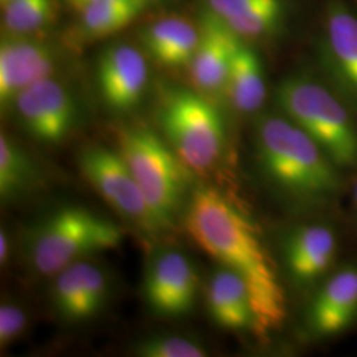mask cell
<instances>
[{"label": "cell", "instance_id": "484cf974", "mask_svg": "<svg viewBox=\"0 0 357 357\" xmlns=\"http://www.w3.org/2000/svg\"><path fill=\"white\" fill-rule=\"evenodd\" d=\"M11 255V241H10V234L8 231L1 228L0 230V264L1 266L7 265L8 259Z\"/></svg>", "mask_w": 357, "mask_h": 357}, {"label": "cell", "instance_id": "277c9868", "mask_svg": "<svg viewBox=\"0 0 357 357\" xmlns=\"http://www.w3.org/2000/svg\"><path fill=\"white\" fill-rule=\"evenodd\" d=\"M283 114L319 144L332 162H357V130L344 103L319 81L306 76L283 79L277 88Z\"/></svg>", "mask_w": 357, "mask_h": 357}, {"label": "cell", "instance_id": "603a6c76", "mask_svg": "<svg viewBox=\"0 0 357 357\" xmlns=\"http://www.w3.org/2000/svg\"><path fill=\"white\" fill-rule=\"evenodd\" d=\"M3 22L15 35H28L47 26L53 15V0H6Z\"/></svg>", "mask_w": 357, "mask_h": 357}, {"label": "cell", "instance_id": "7402d4cb", "mask_svg": "<svg viewBox=\"0 0 357 357\" xmlns=\"http://www.w3.org/2000/svg\"><path fill=\"white\" fill-rule=\"evenodd\" d=\"M151 0H89L81 10V26L86 36L107 38L137 19Z\"/></svg>", "mask_w": 357, "mask_h": 357}, {"label": "cell", "instance_id": "ba28073f", "mask_svg": "<svg viewBox=\"0 0 357 357\" xmlns=\"http://www.w3.org/2000/svg\"><path fill=\"white\" fill-rule=\"evenodd\" d=\"M200 290V278L191 259L178 249L153 253L143 281L144 302L153 314L178 318L191 312Z\"/></svg>", "mask_w": 357, "mask_h": 357}, {"label": "cell", "instance_id": "52a82bcc", "mask_svg": "<svg viewBox=\"0 0 357 357\" xmlns=\"http://www.w3.org/2000/svg\"><path fill=\"white\" fill-rule=\"evenodd\" d=\"M78 163L82 176L115 212L147 231L165 229L118 150L89 146Z\"/></svg>", "mask_w": 357, "mask_h": 357}, {"label": "cell", "instance_id": "3957f363", "mask_svg": "<svg viewBox=\"0 0 357 357\" xmlns=\"http://www.w3.org/2000/svg\"><path fill=\"white\" fill-rule=\"evenodd\" d=\"M255 135L261 163L282 188L306 197L335 190L337 180L328 155L290 118L264 115L257 122Z\"/></svg>", "mask_w": 357, "mask_h": 357}, {"label": "cell", "instance_id": "f1b7e54d", "mask_svg": "<svg viewBox=\"0 0 357 357\" xmlns=\"http://www.w3.org/2000/svg\"><path fill=\"white\" fill-rule=\"evenodd\" d=\"M3 1H6V0H3Z\"/></svg>", "mask_w": 357, "mask_h": 357}, {"label": "cell", "instance_id": "cb8c5ba5", "mask_svg": "<svg viewBox=\"0 0 357 357\" xmlns=\"http://www.w3.org/2000/svg\"><path fill=\"white\" fill-rule=\"evenodd\" d=\"M134 354L142 357H204L208 352L191 337L159 333L139 340L134 345Z\"/></svg>", "mask_w": 357, "mask_h": 357}, {"label": "cell", "instance_id": "ffe728a7", "mask_svg": "<svg viewBox=\"0 0 357 357\" xmlns=\"http://www.w3.org/2000/svg\"><path fill=\"white\" fill-rule=\"evenodd\" d=\"M336 252L335 234L327 227L311 225L295 231L287 243L286 261L294 277L308 282L331 265Z\"/></svg>", "mask_w": 357, "mask_h": 357}, {"label": "cell", "instance_id": "5bb4252c", "mask_svg": "<svg viewBox=\"0 0 357 357\" xmlns=\"http://www.w3.org/2000/svg\"><path fill=\"white\" fill-rule=\"evenodd\" d=\"M199 29V45L188 65L192 85L208 98L227 94L230 65L238 36L208 10L202 15Z\"/></svg>", "mask_w": 357, "mask_h": 357}, {"label": "cell", "instance_id": "e0dca14e", "mask_svg": "<svg viewBox=\"0 0 357 357\" xmlns=\"http://www.w3.org/2000/svg\"><path fill=\"white\" fill-rule=\"evenodd\" d=\"M142 44L158 64L188 66L199 45L200 29L181 17H165L143 28Z\"/></svg>", "mask_w": 357, "mask_h": 357}, {"label": "cell", "instance_id": "83f0119b", "mask_svg": "<svg viewBox=\"0 0 357 357\" xmlns=\"http://www.w3.org/2000/svg\"><path fill=\"white\" fill-rule=\"evenodd\" d=\"M355 195H356V202H357V184H356V188H355Z\"/></svg>", "mask_w": 357, "mask_h": 357}, {"label": "cell", "instance_id": "6da1fadb", "mask_svg": "<svg viewBox=\"0 0 357 357\" xmlns=\"http://www.w3.org/2000/svg\"><path fill=\"white\" fill-rule=\"evenodd\" d=\"M190 237L221 264L243 278L255 310V332L266 336L286 318V298L277 271L255 227L211 187L192 192L184 208Z\"/></svg>", "mask_w": 357, "mask_h": 357}, {"label": "cell", "instance_id": "8fae6325", "mask_svg": "<svg viewBox=\"0 0 357 357\" xmlns=\"http://www.w3.org/2000/svg\"><path fill=\"white\" fill-rule=\"evenodd\" d=\"M319 51L342 88L357 101V8L347 0H327Z\"/></svg>", "mask_w": 357, "mask_h": 357}, {"label": "cell", "instance_id": "30bf717a", "mask_svg": "<svg viewBox=\"0 0 357 357\" xmlns=\"http://www.w3.org/2000/svg\"><path fill=\"white\" fill-rule=\"evenodd\" d=\"M110 294V280L101 266L81 259L59 271L51 287L56 314L68 323H79L101 312Z\"/></svg>", "mask_w": 357, "mask_h": 357}, {"label": "cell", "instance_id": "44dd1931", "mask_svg": "<svg viewBox=\"0 0 357 357\" xmlns=\"http://www.w3.org/2000/svg\"><path fill=\"white\" fill-rule=\"evenodd\" d=\"M40 184L36 163L13 138L0 134V199L10 204L26 197Z\"/></svg>", "mask_w": 357, "mask_h": 357}, {"label": "cell", "instance_id": "7a4b0ae2", "mask_svg": "<svg viewBox=\"0 0 357 357\" xmlns=\"http://www.w3.org/2000/svg\"><path fill=\"white\" fill-rule=\"evenodd\" d=\"M123 230L82 206H64L40 218L26 233L24 253L40 275L54 277L77 261L114 249Z\"/></svg>", "mask_w": 357, "mask_h": 357}, {"label": "cell", "instance_id": "2e32d148", "mask_svg": "<svg viewBox=\"0 0 357 357\" xmlns=\"http://www.w3.org/2000/svg\"><path fill=\"white\" fill-rule=\"evenodd\" d=\"M206 308L213 321L230 331L253 330L255 317L246 283L230 268L221 266L206 287Z\"/></svg>", "mask_w": 357, "mask_h": 357}, {"label": "cell", "instance_id": "4316f807", "mask_svg": "<svg viewBox=\"0 0 357 357\" xmlns=\"http://www.w3.org/2000/svg\"><path fill=\"white\" fill-rule=\"evenodd\" d=\"M69 1H70V4L76 8L77 11H79V10H81V8H82V7H84L89 0H69ZM151 1L155 3L156 0H151Z\"/></svg>", "mask_w": 357, "mask_h": 357}, {"label": "cell", "instance_id": "4fadbf2b", "mask_svg": "<svg viewBox=\"0 0 357 357\" xmlns=\"http://www.w3.org/2000/svg\"><path fill=\"white\" fill-rule=\"evenodd\" d=\"M59 65V53L43 41L15 35L0 44V103L13 105L23 90L50 78Z\"/></svg>", "mask_w": 357, "mask_h": 357}, {"label": "cell", "instance_id": "9c48e42d", "mask_svg": "<svg viewBox=\"0 0 357 357\" xmlns=\"http://www.w3.org/2000/svg\"><path fill=\"white\" fill-rule=\"evenodd\" d=\"M13 105L26 132L40 143L59 144L76 128V102L52 77L20 91Z\"/></svg>", "mask_w": 357, "mask_h": 357}, {"label": "cell", "instance_id": "d4e9b609", "mask_svg": "<svg viewBox=\"0 0 357 357\" xmlns=\"http://www.w3.org/2000/svg\"><path fill=\"white\" fill-rule=\"evenodd\" d=\"M26 310L17 303L3 301L0 306V345L8 347L20 339L26 330Z\"/></svg>", "mask_w": 357, "mask_h": 357}, {"label": "cell", "instance_id": "7c38bea8", "mask_svg": "<svg viewBox=\"0 0 357 357\" xmlns=\"http://www.w3.org/2000/svg\"><path fill=\"white\" fill-rule=\"evenodd\" d=\"M149 81L146 59L137 48L115 44L101 53L97 82L103 102L116 113H128L141 103Z\"/></svg>", "mask_w": 357, "mask_h": 357}, {"label": "cell", "instance_id": "8992f818", "mask_svg": "<svg viewBox=\"0 0 357 357\" xmlns=\"http://www.w3.org/2000/svg\"><path fill=\"white\" fill-rule=\"evenodd\" d=\"M158 123L167 143L195 172L217 165L227 141L222 114L197 90L169 89L160 100Z\"/></svg>", "mask_w": 357, "mask_h": 357}, {"label": "cell", "instance_id": "9a60e30c", "mask_svg": "<svg viewBox=\"0 0 357 357\" xmlns=\"http://www.w3.org/2000/svg\"><path fill=\"white\" fill-rule=\"evenodd\" d=\"M213 13L238 38L255 41L273 38L289 16L287 0H204Z\"/></svg>", "mask_w": 357, "mask_h": 357}, {"label": "cell", "instance_id": "d6986e66", "mask_svg": "<svg viewBox=\"0 0 357 357\" xmlns=\"http://www.w3.org/2000/svg\"><path fill=\"white\" fill-rule=\"evenodd\" d=\"M265 69L250 41L237 38L230 65L227 96L236 110L252 114L266 101Z\"/></svg>", "mask_w": 357, "mask_h": 357}, {"label": "cell", "instance_id": "5b68a950", "mask_svg": "<svg viewBox=\"0 0 357 357\" xmlns=\"http://www.w3.org/2000/svg\"><path fill=\"white\" fill-rule=\"evenodd\" d=\"M118 146L153 213L167 229L185 208L191 169L163 138L146 126L123 128Z\"/></svg>", "mask_w": 357, "mask_h": 357}, {"label": "cell", "instance_id": "ac0fdd59", "mask_svg": "<svg viewBox=\"0 0 357 357\" xmlns=\"http://www.w3.org/2000/svg\"><path fill=\"white\" fill-rule=\"evenodd\" d=\"M357 314V270L347 268L318 294L311 310V320L320 335H335L345 330Z\"/></svg>", "mask_w": 357, "mask_h": 357}]
</instances>
